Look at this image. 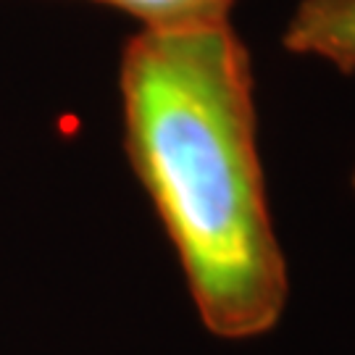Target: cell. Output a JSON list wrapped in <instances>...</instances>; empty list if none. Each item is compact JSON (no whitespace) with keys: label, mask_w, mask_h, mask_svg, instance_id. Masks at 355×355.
I'll return each instance as SVG.
<instances>
[{"label":"cell","mask_w":355,"mask_h":355,"mask_svg":"<svg viewBox=\"0 0 355 355\" xmlns=\"http://www.w3.org/2000/svg\"><path fill=\"white\" fill-rule=\"evenodd\" d=\"M119 89L127 161L203 327L221 340L271 331L290 277L266 200L248 45L232 21L140 29L124 42Z\"/></svg>","instance_id":"obj_1"},{"label":"cell","mask_w":355,"mask_h":355,"mask_svg":"<svg viewBox=\"0 0 355 355\" xmlns=\"http://www.w3.org/2000/svg\"><path fill=\"white\" fill-rule=\"evenodd\" d=\"M292 55H313L343 74L355 71V0H300L282 32Z\"/></svg>","instance_id":"obj_2"},{"label":"cell","mask_w":355,"mask_h":355,"mask_svg":"<svg viewBox=\"0 0 355 355\" xmlns=\"http://www.w3.org/2000/svg\"><path fill=\"white\" fill-rule=\"evenodd\" d=\"M353 187H355V166H353Z\"/></svg>","instance_id":"obj_4"},{"label":"cell","mask_w":355,"mask_h":355,"mask_svg":"<svg viewBox=\"0 0 355 355\" xmlns=\"http://www.w3.org/2000/svg\"><path fill=\"white\" fill-rule=\"evenodd\" d=\"M137 19L142 29L171 32L232 21L237 0H89Z\"/></svg>","instance_id":"obj_3"}]
</instances>
